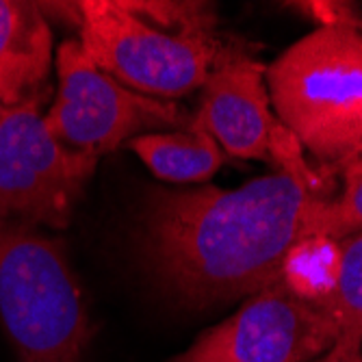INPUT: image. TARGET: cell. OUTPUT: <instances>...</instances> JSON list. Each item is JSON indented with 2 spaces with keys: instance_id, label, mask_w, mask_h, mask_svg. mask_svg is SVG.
<instances>
[{
  "instance_id": "cell-1",
  "label": "cell",
  "mask_w": 362,
  "mask_h": 362,
  "mask_svg": "<svg viewBox=\"0 0 362 362\" xmlns=\"http://www.w3.org/2000/svg\"><path fill=\"white\" fill-rule=\"evenodd\" d=\"M323 197L288 172L237 189L156 191L144 247L160 284L193 308L252 298L280 282L286 252Z\"/></svg>"
},
{
  "instance_id": "cell-2",
  "label": "cell",
  "mask_w": 362,
  "mask_h": 362,
  "mask_svg": "<svg viewBox=\"0 0 362 362\" xmlns=\"http://www.w3.org/2000/svg\"><path fill=\"white\" fill-rule=\"evenodd\" d=\"M81 46L109 76L137 93L174 100L204 87L223 46L206 3L83 0Z\"/></svg>"
},
{
  "instance_id": "cell-3",
  "label": "cell",
  "mask_w": 362,
  "mask_h": 362,
  "mask_svg": "<svg viewBox=\"0 0 362 362\" xmlns=\"http://www.w3.org/2000/svg\"><path fill=\"white\" fill-rule=\"evenodd\" d=\"M282 126L319 160L345 165L362 152V33L317 28L265 72Z\"/></svg>"
},
{
  "instance_id": "cell-4",
  "label": "cell",
  "mask_w": 362,
  "mask_h": 362,
  "mask_svg": "<svg viewBox=\"0 0 362 362\" xmlns=\"http://www.w3.org/2000/svg\"><path fill=\"white\" fill-rule=\"evenodd\" d=\"M0 319L18 362H83L89 317L61 239L0 223Z\"/></svg>"
},
{
  "instance_id": "cell-5",
  "label": "cell",
  "mask_w": 362,
  "mask_h": 362,
  "mask_svg": "<svg viewBox=\"0 0 362 362\" xmlns=\"http://www.w3.org/2000/svg\"><path fill=\"white\" fill-rule=\"evenodd\" d=\"M0 105V223L65 230L98 158L63 148L46 128L44 105Z\"/></svg>"
},
{
  "instance_id": "cell-6",
  "label": "cell",
  "mask_w": 362,
  "mask_h": 362,
  "mask_svg": "<svg viewBox=\"0 0 362 362\" xmlns=\"http://www.w3.org/2000/svg\"><path fill=\"white\" fill-rule=\"evenodd\" d=\"M57 95L44 122L68 150L100 158L150 128H189L191 117L174 100H160L124 87L85 54L78 40L57 48Z\"/></svg>"
},
{
  "instance_id": "cell-7",
  "label": "cell",
  "mask_w": 362,
  "mask_h": 362,
  "mask_svg": "<svg viewBox=\"0 0 362 362\" xmlns=\"http://www.w3.org/2000/svg\"><path fill=\"white\" fill-rule=\"evenodd\" d=\"M339 325L284 286L260 291L172 362H310L337 343Z\"/></svg>"
},
{
  "instance_id": "cell-8",
  "label": "cell",
  "mask_w": 362,
  "mask_h": 362,
  "mask_svg": "<svg viewBox=\"0 0 362 362\" xmlns=\"http://www.w3.org/2000/svg\"><path fill=\"white\" fill-rule=\"evenodd\" d=\"M269 105L265 68L237 46L223 44L204 83V98L193 122L230 154L272 160L282 124L272 115Z\"/></svg>"
},
{
  "instance_id": "cell-9",
  "label": "cell",
  "mask_w": 362,
  "mask_h": 362,
  "mask_svg": "<svg viewBox=\"0 0 362 362\" xmlns=\"http://www.w3.org/2000/svg\"><path fill=\"white\" fill-rule=\"evenodd\" d=\"M52 30L42 5L0 0V105L48 100Z\"/></svg>"
},
{
  "instance_id": "cell-10",
  "label": "cell",
  "mask_w": 362,
  "mask_h": 362,
  "mask_svg": "<svg viewBox=\"0 0 362 362\" xmlns=\"http://www.w3.org/2000/svg\"><path fill=\"white\" fill-rule=\"evenodd\" d=\"M148 170L168 182H204L215 176L223 163L219 144L191 117L187 130L146 133L128 141Z\"/></svg>"
},
{
  "instance_id": "cell-11",
  "label": "cell",
  "mask_w": 362,
  "mask_h": 362,
  "mask_svg": "<svg viewBox=\"0 0 362 362\" xmlns=\"http://www.w3.org/2000/svg\"><path fill=\"white\" fill-rule=\"evenodd\" d=\"M341 241L325 235H306L286 252L280 284L302 302L330 313L341 276Z\"/></svg>"
},
{
  "instance_id": "cell-12",
  "label": "cell",
  "mask_w": 362,
  "mask_h": 362,
  "mask_svg": "<svg viewBox=\"0 0 362 362\" xmlns=\"http://www.w3.org/2000/svg\"><path fill=\"white\" fill-rule=\"evenodd\" d=\"M341 276L332 302V317L339 337L327 358H341L362 351V230L341 241Z\"/></svg>"
},
{
  "instance_id": "cell-13",
  "label": "cell",
  "mask_w": 362,
  "mask_h": 362,
  "mask_svg": "<svg viewBox=\"0 0 362 362\" xmlns=\"http://www.w3.org/2000/svg\"><path fill=\"white\" fill-rule=\"evenodd\" d=\"M345 189L339 200H323L310 215L306 235H325L343 241L362 230V152L351 156L345 165Z\"/></svg>"
},
{
  "instance_id": "cell-14",
  "label": "cell",
  "mask_w": 362,
  "mask_h": 362,
  "mask_svg": "<svg viewBox=\"0 0 362 362\" xmlns=\"http://www.w3.org/2000/svg\"><path fill=\"white\" fill-rule=\"evenodd\" d=\"M293 7L321 24L319 28H351L362 33V20L354 5L339 0H313V3H295Z\"/></svg>"
},
{
  "instance_id": "cell-15",
  "label": "cell",
  "mask_w": 362,
  "mask_h": 362,
  "mask_svg": "<svg viewBox=\"0 0 362 362\" xmlns=\"http://www.w3.org/2000/svg\"><path fill=\"white\" fill-rule=\"evenodd\" d=\"M319 362H362V351H356V354H349V356H341V358H327V356H323Z\"/></svg>"
}]
</instances>
